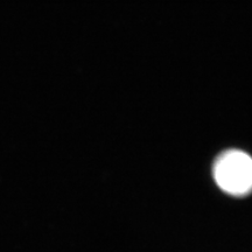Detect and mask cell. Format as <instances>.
Returning <instances> with one entry per match:
<instances>
[{
  "mask_svg": "<svg viewBox=\"0 0 252 252\" xmlns=\"http://www.w3.org/2000/svg\"><path fill=\"white\" fill-rule=\"evenodd\" d=\"M214 180L231 196H245L252 191V157L241 150H228L216 158Z\"/></svg>",
  "mask_w": 252,
  "mask_h": 252,
  "instance_id": "cell-1",
  "label": "cell"
}]
</instances>
